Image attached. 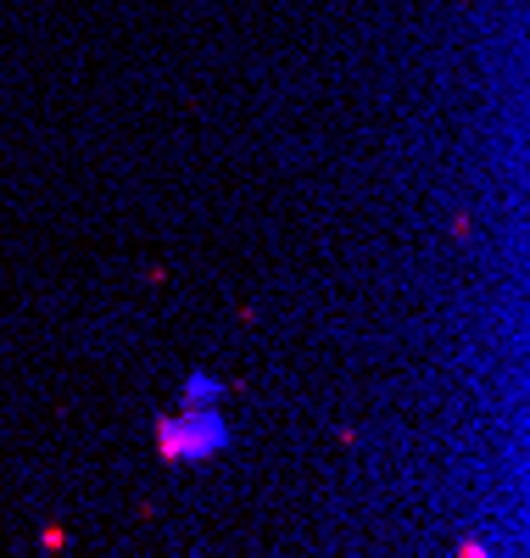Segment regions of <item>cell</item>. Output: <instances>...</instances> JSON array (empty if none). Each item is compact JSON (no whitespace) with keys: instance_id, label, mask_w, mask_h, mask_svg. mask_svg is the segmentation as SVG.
Returning <instances> with one entry per match:
<instances>
[{"instance_id":"obj_1","label":"cell","mask_w":530,"mask_h":558,"mask_svg":"<svg viewBox=\"0 0 530 558\" xmlns=\"http://www.w3.org/2000/svg\"><path fill=\"white\" fill-rule=\"evenodd\" d=\"M234 441L229 418H224V402H207V408H190L179 402V413H162L157 418V458L162 463H207L218 458L224 447Z\"/></svg>"},{"instance_id":"obj_2","label":"cell","mask_w":530,"mask_h":558,"mask_svg":"<svg viewBox=\"0 0 530 558\" xmlns=\"http://www.w3.org/2000/svg\"><path fill=\"white\" fill-rule=\"evenodd\" d=\"M179 402H190V408L229 402V386H224L218 375H207V368H190V375H184V386H179Z\"/></svg>"}]
</instances>
